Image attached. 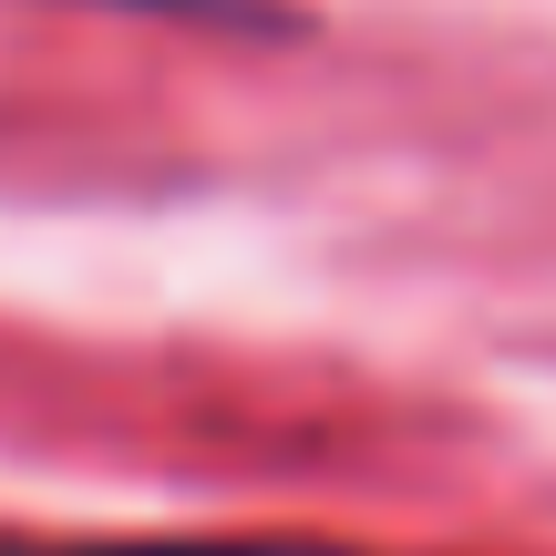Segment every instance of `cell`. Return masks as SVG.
<instances>
[{
  "instance_id": "obj_1",
  "label": "cell",
  "mask_w": 556,
  "mask_h": 556,
  "mask_svg": "<svg viewBox=\"0 0 556 556\" xmlns=\"http://www.w3.org/2000/svg\"><path fill=\"white\" fill-rule=\"evenodd\" d=\"M0 556H381V546H330V536H11Z\"/></svg>"
},
{
  "instance_id": "obj_2",
  "label": "cell",
  "mask_w": 556,
  "mask_h": 556,
  "mask_svg": "<svg viewBox=\"0 0 556 556\" xmlns=\"http://www.w3.org/2000/svg\"><path fill=\"white\" fill-rule=\"evenodd\" d=\"M124 21H186V31H289V0H83Z\"/></svg>"
}]
</instances>
